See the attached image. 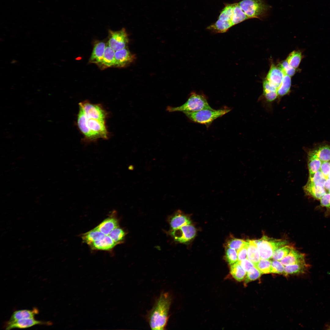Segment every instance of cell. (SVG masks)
Here are the masks:
<instances>
[{
	"label": "cell",
	"mask_w": 330,
	"mask_h": 330,
	"mask_svg": "<svg viewBox=\"0 0 330 330\" xmlns=\"http://www.w3.org/2000/svg\"><path fill=\"white\" fill-rule=\"evenodd\" d=\"M172 301L170 293L164 292L161 293L147 315V319L151 329H166Z\"/></svg>",
	"instance_id": "cell-1"
},
{
	"label": "cell",
	"mask_w": 330,
	"mask_h": 330,
	"mask_svg": "<svg viewBox=\"0 0 330 330\" xmlns=\"http://www.w3.org/2000/svg\"><path fill=\"white\" fill-rule=\"evenodd\" d=\"M206 96L203 94L193 91L182 105L176 107L168 106L167 111L170 112H181L183 113L192 112L204 109H212Z\"/></svg>",
	"instance_id": "cell-2"
},
{
	"label": "cell",
	"mask_w": 330,
	"mask_h": 330,
	"mask_svg": "<svg viewBox=\"0 0 330 330\" xmlns=\"http://www.w3.org/2000/svg\"><path fill=\"white\" fill-rule=\"evenodd\" d=\"M231 110L229 108L225 107L217 110L213 108L204 109L184 114L192 122L204 125L208 127L215 120L222 117Z\"/></svg>",
	"instance_id": "cell-3"
},
{
	"label": "cell",
	"mask_w": 330,
	"mask_h": 330,
	"mask_svg": "<svg viewBox=\"0 0 330 330\" xmlns=\"http://www.w3.org/2000/svg\"><path fill=\"white\" fill-rule=\"evenodd\" d=\"M261 258L270 259L277 249L286 245V240L277 239L264 235L261 238L254 240Z\"/></svg>",
	"instance_id": "cell-4"
},
{
	"label": "cell",
	"mask_w": 330,
	"mask_h": 330,
	"mask_svg": "<svg viewBox=\"0 0 330 330\" xmlns=\"http://www.w3.org/2000/svg\"><path fill=\"white\" fill-rule=\"evenodd\" d=\"M239 6L249 18L261 19L266 14L269 6L263 0H242Z\"/></svg>",
	"instance_id": "cell-5"
},
{
	"label": "cell",
	"mask_w": 330,
	"mask_h": 330,
	"mask_svg": "<svg viewBox=\"0 0 330 330\" xmlns=\"http://www.w3.org/2000/svg\"><path fill=\"white\" fill-rule=\"evenodd\" d=\"M79 106L87 119L105 120L107 113L100 104H93L85 101L79 103Z\"/></svg>",
	"instance_id": "cell-6"
},
{
	"label": "cell",
	"mask_w": 330,
	"mask_h": 330,
	"mask_svg": "<svg viewBox=\"0 0 330 330\" xmlns=\"http://www.w3.org/2000/svg\"><path fill=\"white\" fill-rule=\"evenodd\" d=\"M108 32V45L115 51L127 47L129 39L125 28L117 31L109 30Z\"/></svg>",
	"instance_id": "cell-7"
},
{
	"label": "cell",
	"mask_w": 330,
	"mask_h": 330,
	"mask_svg": "<svg viewBox=\"0 0 330 330\" xmlns=\"http://www.w3.org/2000/svg\"><path fill=\"white\" fill-rule=\"evenodd\" d=\"M196 229L192 225H187L174 230H171L170 234L176 241L185 243L193 239L196 234Z\"/></svg>",
	"instance_id": "cell-8"
},
{
	"label": "cell",
	"mask_w": 330,
	"mask_h": 330,
	"mask_svg": "<svg viewBox=\"0 0 330 330\" xmlns=\"http://www.w3.org/2000/svg\"><path fill=\"white\" fill-rule=\"evenodd\" d=\"M88 126L97 139L101 138L107 139L108 132L105 124V120L87 119Z\"/></svg>",
	"instance_id": "cell-9"
},
{
	"label": "cell",
	"mask_w": 330,
	"mask_h": 330,
	"mask_svg": "<svg viewBox=\"0 0 330 330\" xmlns=\"http://www.w3.org/2000/svg\"><path fill=\"white\" fill-rule=\"evenodd\" d=\"M135 57L127 47L116 51L114 66L122 68L127 66L134 61Z\"/></svg>",
	"instance_id": "cell-10"
},
{
	"label": "cell",
	"mask_w": 330,
	"mask_h": 330,
	"mask_svg": "<svg viewBox=\"0 0 330 330\" xmlns=\"http://www.w3.org/2000/svg\"><path fill=\"white\" fill-rule=\"evenodd\" d=\"M87 118L82 109L79 108L77 118L79 129L88 141H95L97 139L89 129L87 123Z\"/></svg>",
	"instance_id": "cell-11"
},
{
	"label": "cell",
	"mask_w": 330,
	"mask_h": 330,
	"mask_svg": "<svg viewBox=\"0 0 330 330\" xmlns=\"http://www.w3.org/2000/svg\"><path fill=\"white\" fill-rule=\"evenodd\" d=\"M51 323L50 321H43L35 320L34 318L21 319L10 323H6V329L9 330L13 328H29L38 324L50 325Z\"/></svg>",
	"instance_id": "cell-12"
},
{
	"label": "cell",
	"mask_w": 330,
	"mask_h": 330,
	"mask_svg": "<svg viewBox=\"0 0 330 330\" xmlns=\"http://www.w3.org/2000/svg\"><path fill=\"white\" fill-rule=\"evenodd\" d=\"M284 75L279 67L272 64L267 74L266 79L271 86L275 88L277 90Z\"/></svg>",
	"instance_id": "cell-13"
},
{
	"label": "cell",
	"mask_w": 330,
	"mask_h": 330,
	"mask_svg": "<svg viewBox=\"0 0 330 330\" xmlns=\"http://www.w3.org/2000/svg\"><path fill=\"white\" fill-rule=\"evenodd\" d=\"M112 215L106 218L94 228L105 235H108L112 231L119 226L118 219Z\"/></svg>",
	"instance_id": "cell-14"
},
{
	"label": "cell",
	"mask_w": 330,
	"mask_h": 330,
	"mask_svg": "<svg viewBox=\"0 0 330 330\" xmlns=\"http://www.w3.org/2000/svg\"><path fill=\"white\" fill-rule=\"evenodd\" d=\"M169 223L171 230L178 229L181 227L189 225L191 222L189 218L180 211H178L170 218Z\"/></svg>",
	"instance_id": "cell-15"
},
{
	"label": "cell",
	"mask_w": 330,
	"mask_h": 330,
	"mask_svg": "<svg viewBox=\"0 0 330 330\" xmlns=\"http://www.w3.org/2000/svg\"><path fill=\"white\" fill-rule=\"evenodd\" d=\"M106 46L105 43L103 41L98 42L94 44L90 59V63L97 64L99 66L100 64L103 60Z\"/></svg>",
	"instance_id": "cell-16"
},
{
	"label": "cell",
	"mask_w": 330,
	"mask_h": 330,
	"mask_svg": "<svg viewBox=\"0 0 330 330\" xmlns=\"http://www.w3.org/2000/svg\"><path fill=\"white\" fill-rule=\"evenodd\" d=\"M117 245L109 236L106 235L102 239L94 241L89 246L92 250L110 251Z\"/></svg>",
	"instance_id": "cell-17"
},
{
	"label": "cell",
	"mask_w": 330,
	"mask_h": 330,
	"mask_svg": "<svg viewBox=\"0 0 330 330\" xmlns=\"http://www.w3.org/2000/svg\"><path fill=\"white\" fill-rule=\"evenodd\" d=\"M280 261L285 266L294 264L306 261L305 255L293 248L288 255Z\"/></svg>",
	"instance_id": "cell-18"
},
{
	"label": "cell",
	"mask_w": 330,
	"mask_h": 330,
	"mask_svg": "<svg viewBox=\"0 0 330 330\" xmlns=\"http://www.w3.org/2000/svg\"><path fill=\"white\" fill-rule=\"evenodd\" d=\"M303 189L306 195L316 200H320L326 193L325 189L324 187L317 186L309 181L303 187Z\"/></svg>",
	"instance_id": "cell-19"
},
{
	"label": "cell",
	"mask_w": 330,
	"mask_h": 330,
	"mask_svg": "<svg viewBox=\"0 0 330 330\" xmlns=\"http://www.w3.org/2000/svg\"><path fill=\"white\" fill-rule=\"evenodd\" d=\"M310 266L306 261L286 266L283 274L288 275L298 274L305 273Z\"/></svg>",
	"instance_id": "cell-20"
},
{
	"label": "cell",
	"mask_w": 330,
	"mask_h": 330,
	"mask_svg": "<svg viewBox=\"0 0 330 330\" xmlns=\"http://www.w3.org/2000/svg\"><path fill=\"white\" fill-rule=\"evenodd\" d=\"M321 162L313 150L308 152V165L309 176H312L320 170Z\"/></svg>",
	"instance_id": "cell-21"
},
{
	"label": "cell",
	"mask_w": 330,
	"mask_h": 330,
	"mask_svg": "<svg viewBox=\"0 0 330 330\" xmlns=\"http://www.w3.org/2000/svg\"><path fill=\"white\" fill-rule=\"evenodd\" d=\"M115 52V51L108 45H107L105 49L102 62L99 66L102 68L114 66Z\"/></svg>",
	"instance_id": "cell-22"
},
{
	"label": "cell",
	"mask_w": 330,
	"mask_h": 330,
	"mask_svg": "<svg viewBox=\"0 0 330 330\" xmlns=\"http://www.w3.org/2000/svg\"><path fill=\"white\" fill-rule=\"evenodd\" d=\"M38 313V309L34 308L32 310H20L14 311L7 323L13 322L19 320L34 318V316Z\"/></svg>",
	"instance_id": "cell-23"
},
{
	"label": "cell",
	"mask_w": 330,
	"mask_h": 330,
	"mask_svg": "<svg viewBox=\"0 0 330 330\" xmlns=\"http://www.w3.org/2000/svg\"><path fill=\"white\" fill-rule=\"evenodd\" d=\"M105 236L103 233L94 228L83 234L81 238L83 242L89 245L94 241L103 239Z\"/></svg>",
	"instance_id": "cell-24"
},
{
	"label": "cell",
	"mask_w": 330,
	"mask_h": 330,
	"mask_svg": "<svg viewBox=\"0 0 330 330\" xmlns=\"http://www.w3.org/2000/svg\"><path fill=\"white\" fill-rule=\"evenodd\" d=\"M248 241L249 244L247 250V258L254 264L258 262L261 258L254 240H248Z\"/></svg>",
	"instance_id": "cell-25"
},
{
	"label": "cell",
	"mask_w": 330,
	"mask_h": 330,
	"mask_svg": "<svg viewBox=\"0 0 330 330\" xmlns=\"http://www.w3.org/2000/svg\"><path fill=\"white\" fill-rule=\"evenodd\" d=\"M230 273L237 280H243L246 274V272L243 269L238 261L230 265Z\"/></svg>",
	"instance_id": "cell-26"
},
{
	"label": "cell",
	"mask_w": 330,
	"mask_h": 330,
	"mask_svg": "<svg viewBox=\"0 0 330 330\" xmlns=\"http://www.w3.org/2000/svg\"><path fill=\"white\" fill-rule=\"evenodd\" d=\"M291 85V79L290 76L284 75L281 83L277 90L278 99L280 98L289 93Z\"/></svg>",
	"instance_id": "cell-27"
},
{
	"label": "cell",
	"mask_w": 330,
	"mask_h": 330,
	"mask_svg": "<svg viewBox=\"0 0 330 330\" xmlns=\"http://www.w3.org/2000/svg\"><path fill=\"white\" fill-rule=\"evenodd\" d=\"M249 19L241 9L238 3H234L233 13L232 19V23L233 25Z\"/></svg>",
	"instance_id": "cell-28"
},
{
	"label": "cell",
	"mask_w": 330,
	"mask_h": 330,
	"mask_svg": "<svg viewBox=\"0 0 330 330\" xmlns=\"http://www.w3.org/2000/svg\"><path fill=\"white\" fill-rule=\"evenodd\" d=\"M319 159L322 161H330V145H322L313 150Z\"/></svg>",
	"instance_id": "cell-29"
},
{
	"label": "cell",
	"mask_w": 330,
	"mask_h": 330,
	"mask_svg": "<svg viewBox=\"0 0 330 330\" xmlns=\"http://www.w3.org/2000/svg\"><path fill=\"white\" fill-rule=\"evenodd\" d=\"M302 58L301 51H294L289 54L286 61L291 66L296 69L299 67Z\"/></svg>",
	"instance_id": "cell-30"
},
{
	"label": "cell",
	"mask_w": 330,
	"mask_h": 330,
	"mask_svg": "<svg viewBox=\"0 0 330 330\" xmlns=\"http://www.w3.org/2000/svg\"><path fill=\"white\" fill-rule=\"evenodd\" d=\"M233 13V4L227 5L221 12L218 19L228 22L233 26L232 19Z\"/></svg>",
	"instance_id": "cell-31"
},
{
	"label": "cell",
	"mask_w": 330,
	"mask_h": 330,
	"mask_svg": "<svg viewBox=\"0 0 330 330\" xmlns=\"http://www.w3.org/2000/svg\"><path fill=\"white\" fill-rule=\"evenodd\" d=\"M108 235L118 245L123 242L126 233L119 226L112 231Z\"/></svg>",
	"instance_id": "cell-32"
},
{
	"label": "cell",
	"mask_w": 330,
	"mask_h": 330,
	"mask_svg": "<svg viewBox=\"0 0 330 330\" xmlns=\"http://www.w3.org/2000/svg\"><path fill=\"white\" fill-rule=\"evenodd\" d=\"M254 265L261 274L270 273L271 261L269 259L261 258L258 262L254 264Z\"/></svg>",
	"instance_id": "cell-33"
},
{
	"label": "cell",
	"mask_w": 330,
	"mask_h": 330,
	"mask_svg": "<svg viewBox=\"0 0 330 330\" xmlns=\"http://www.w3.org/2000/svg\"><path fill=\"white\" fill-rule=\"evenodd\" d=\"M293 248L289 245H285L277 249L274 252L271 258L280 261L290 253Z\"/></svg>",
	"instance_id": "cell-34"
},
{
	"label": "cell",
	"mask_w": 330,
	"mask_h": 330,
	"mask_svg": "<svg viewBox=\"0 0 330 330\" xmlns=\"http://www.w3.org/2000/svg\"><path fill=\"white\" fill-rule=\"evenodd\" d=\"M326 179V178L320 170L312 176H309L308 181L317 186L324 187Z\"/></svg>",
	"instance_id": "cell-35"
},
{
	"label": "cell",
	"mask_w": 330,
	"mask_h": 330,
	"mask_svg": "<svg viewBox=\"0 0 330 330\" xmlns=\"http://www.w3.org/2000/svg\"><path fill=\"white\" fill-rule=\"evenodd\" d=\"M261 274L255 266L252 267L247 272L244 280L245 283L247 284L257 280L260 277Z\"/></svg>",
	"instance_id": "cell-36"
},
{
	"label": "cell",
	"mask_w": 330,
	"mask_h": 330,
	"mask_svg": "<svg viewBox=\"0 0 330 330\" xmlns=\"http://www.w3.org/2000/svg\"><path fill=\"white\" fill-rule=\"evenodd\" d=\"M278 66L281 69L284 75L292 76L295 74V68L291 66L285 60L279 64Z\"/></svg>",
	"instance_id": "cell-37"
},
{
	"label": "cell",
	"mask_w": 330,
	"mask_h": 330,
	"mask_svg": "<svg viewBox=\"0 0 330 330\" xmlns=\"http://www.w3.org/2000/svg\"><path fill=\"white\" fill-rule=\"evenodd\" d=\"M226 258L230 265L238 261L237 254L236 250L228 247L226 250Z\"/></svg>",
	"instance_id": "cell-38"
},
{
	"label": "cell",
	"mask_w": 330,
	"mask_h": 330,
	"mask_svg": "<svg viewBox=\"0 0 330 330\" xmlns=\"http://www.w3.org/2000/svg\"><path fill=\"white\" fill-rule=\"evenodd\" d=\"M285 267L279 261L273 260L271 261V266L270 273L283 274Z\"/></svg>",
	"instance_id": "cell-39"
},
{
	"label": "cell",
	"mask_w": 330,
	"mask_h": 330,
	"mask_svg": "<svg viewBox=\"0 0 330 330\" xmlns=\"http://www.w3.org/2000/svg\"><path fill=\"white\" fill-rule=\"evenodd\" d=\"M320 200L321 206L325 207L327 209L325 216H328L330 215V193H326Z\"/></svg>",
	"instance_id": "cell-40"
},
{
	"label": "cell",
	"mask_w": 330,
	"mask_h": 330,
	"mask_svg": "<svg viewBox=\"0 0 330 330\" xmlns=\"http://www.w3.org/2000/svg\"><path fill=\"white\" fill-rule=\"evenodd\" d=\"M246 241L240 239H233L227 242V247L237 251L246 243Z\"/></svg>",
	"instance_id": "cell-41"
},
{
	"label": "cell",
	"mask_w": 330,
	"mask_h": 330,
	"mask_svg": "<svg viewBox=\"0 0 330 330\" xmlns=\"http://www.w3.org/2000/svg\"><path fill=\"white\" fill-rule=\"evenodd\" d=\"M248 244L249 242L248 240L243 246L237 251L238 261L247 258V250Z\"/></svg>",
	"instance_id": "cell-42"
},
{
	"label": "cell",
	"mask_w": 330,
	"mask_h": 330,
	"mask_svg": "<svg viewBox=\"0 0 330 330\" xmlns=\"http://www.w3.org/2000/svg\"><path fill=\"white\" fill-rule=\"evenodd\" d=\"M320 170L326 179H328L330 172V161L322 162Z\"/></svg>",
	"instance_id": "cell-43"
},
{
	"label": "cell",
	"mask_w": 330,
	"mask_h": 330,
	"mask_svg": "<svg viewBox=\"0 0 330 330\" xmlns=\"http://www.w3.org/2000/svg\"><path fill=\"white\" fill-rule=\"evenodd\" d=\"M243 269L246 272L248 271L251 268L255 266L254 264L248 259H245L238 261Z\"/></svg>",
	"instance_id": "cell-44"
},
{
	"label": "cell",
	"mask_w": 330,
	"mask_h": 330,
	"mask_svg": "<svg viewBox=\"0 0 330 330\" xmlns=\"http://www.w3.org/2000/svg\"><path fill=\"white\" fill-rule=\"evenodd\" d=\"M324 187L325 189L327 190H328L330 189V179L328 178L326 179Z\"/></svg>",
	"instance_id": "cell-45"
},
{
	"label": "cell",
	"mask_w": 330,
	"mask_h": 330,
	"mask_svg": "<svg viewBox=\"0 0 330 330\" xmlns=\"http://www.w3.org/2000/svg\"><path fill=\"white\" fill-rule=\"evenodd\" d=\"M328 178L330 179V173H329V174H328Z\"/></svg>",
	"instance_id": "cell-46"
},
{
	"label": "cell",
	"mask_w": 330,
	"mask_h": 330,
	"mask_svg": "<svg viewBox=\"0 0 330 330\" xmlns=\"http://www.w3.org/2000/svg\"><path fill=\"white\" fill-rule=\"evenodd\" d=\"M328 192H329V193H330V189H328Z\"/></svg>",
	"instance_id": "cell-47"
},
{
	"label": "cell",
	"mask_w": 330,
	"mask_h": 330,
	"mask_svg": "<svg viewBox=\"0 0 330 330\" xmlns=\"http://www.w3.org/2000/svg\"><path fill=\"white\" fill-rule=\"evenodd\" d=\"M329 328L328 329H330V326Z\"/></svg>",
	"instance_id": "cell-48"
}]
</instances>
